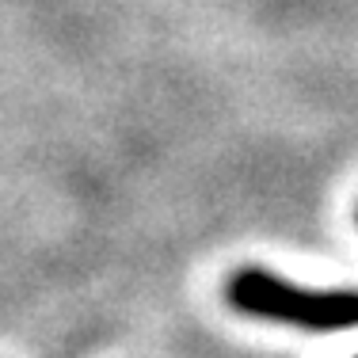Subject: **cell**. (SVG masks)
I'll list each match as a JSON object with an SVG mask.
<instances>
[{
	"label": "cell",
	"instance_id": "cell-1",
	"mask_svg": "<svg viewBox=\"0 0 358 358\" xmlns=\"http://www.w3.org/2000/svg\"><path fill=\"white\" fill-rule=\"evenodd\" d=\"M225 301L236 313L301 331L358 328V289H317L275 275L267 267H241L225 282Z\"/></svg>",
	"mask_w": 358,
	"mask_h": 358
},
{
	"label": "cell",
	"instance_id": "cell-2",
	"mask_svg": "<svg viewBox=\"0 0 358 358\" xmlns=\"http://www.w3.org/2000/svg\"><path fill=\"white\" fill-rule=\"evenodd\" d=\"M355 358H358V355H355Z\"/></svg>",
	"mask_w": 358,
	"mask_h": 358
}]
</instances>
